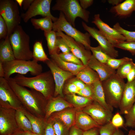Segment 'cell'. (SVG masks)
Returning <instances> with one entry per match:
<instances>
[{"mask_svg": "<svg viewBox=\"0 0 135 135\" xmlns=\"http://www.w3.org/2000/svg\"><path fill=\"white\" fill-rule=\"evenodd\" d=\"M7 80L23 107L33 114L44 119L45 108L43 103L46 100L44 96L37 91L29 90L18 85L12 78Z\"/></svg>", "mask_w": 135, "mask_h": 135, "instance_id": "obj_1", "label": "cell"}, {"mask_svg": "<svg viewBox=\"0 0 135 135\" xmlns=\"http://www.w3.org/2000/svg\"><path fill=\"white\" fill-rule=\"evenodd\" d=\"M52 10L62 12L68 21L74 27L75 20L77 17L86 22H88L90 12L82 8L78 0H57Z\"/></svg>", "mask_w": 135, "mask_h": 135, "instance_id": "obj_5", "label": "cell"}, {"mask_svg": "<svg viewBox=\"0 0 135 135\" xmlns=\"http://www.w3.org/2000/svg\"><path fill=\"white\" fill-rule=\"evenodd\" d=\"M80 4L83 9L85 10L91 6L93 4V0H80Z\"/></svg>", "mask_w": 135, "mask_h": 135, "instance_id": "obj_50", "label": "cell"}, {"mask_svg": "<svg viewBox=\"0 0 135 135\" xmlns=\"http://www.w3.org/2000/svg\"><path fill=\"white\" fill-rule=\"evenodd\" d=\"M101 82L106 103L113 108H119L126 84L124 79L116 73Z\"/></svg>", "mask_w": 135, "mask_h": 135, "instance_id": "obj_4", "label": "cell"}, {"mask_svg": "<svg viewBox=\"0 0 135 135\" xmlns=\"http://www.w3.org/2000/svg\"><path fill=\"white\" fill-rule=\"evenodd\" d=\"M16 110L0 106V135H12L20 129L16 119Z\"/></svg>", "mask_w": 135, "mask_h": 135, "instance_id": "obj_11", "label": "cell"}, {"mask_svg": "<svg viewBox=\"0 0 135 135\" xmlns=\"http://www.w3.org/2000/svg\"><path fill=\"white\" fill-rule=\"evenodd\" d=\"M113 135H125L124 132L119 128H117Z\"/></svg>", "mask_w": 135, "mask_h": 135, "instance_id": "obj_56", "label": "cell"}, {"mask_svg": "<svg viewBox=\"0 0 135 135\" xmlns=\"http://www.w3.org/2000/svg\"><path fill=\"white\" fill-rule=\"evenodd\" d=\"M82 110L100 126L110 122L113 116L112 112L105 109L94 101Z\"/></svg>", "mask_w": 135, "mask_h": 135, "instance_id": "obj_14", "label": "cell"}, {"mask_svg": "<svg viewBox=\"0 0 135 135\" xmlns=\"http://www.w3.org/2000/svg\"><path fill=\"white\" fill-rule=\"evenodd\" d=\"M132 60V58L126 57L119 59L111 58L106 64L111 68L116 70L123 64Z\"/></svg>", "mask_w": 135, "mask_h": 135, "instance_id": "obj_38", "label": "cell"}, {"mask_svg": "<svg viewBox=\"0 0 135 135\" xmlns=\"http://www.w3.org/2000/svg\"><path fill=\"white\" fill-rule=\"evenodd\" d=\"M77 94L81 96L91 98L93 100V94L91 85H86L84 88L80 90Z\"/></svg>", "mask_w": 135, "mask_h": 135, "instance_id": "obj_42", "label": "cell"}, {"mask_svg": "<svg viewBox=\"0 0 135 135\" xmlns=\"http://www.w3.org/2000/svg\"><path fill=\"white\" fill-rule=\"evenodd\" d=\"M94 101L96 102L105 109L112 112L114 108L106 103L102 82L98 80L91 85Z\"/></svg>", "mask_w": 135, "mask_h": 135, "instance_id": "obj_23", "label": "cell"}, {"mask_svg": "<svg viewBox=\"0 0 135 135\" xmlns=\"http://www.w3.org/2000/svg\"><path fill=\"white\" fill-rule=\"evenodd\" d=\"M99 132V128H94L84 131L82 135H98Z\"/></svg>", "mask_w": 135, "mask_h": 135, "instance_id": "obj_51", "label": "cell"}, {"mask_svg": "<svg viewBox=\"0 0 135 135\" xmlns=\"http://www.w3.org/2000/svg\"><path fill=\"white\" fill-rule=\"evenodd\" d=\"M4 72L3 67V64L0 62V78H4Z\"/></svg>", "mask_w": 135, "mask_h": 135, "instance_id": "obj_55", "label": "cell"}, {"mask_svg": "<svg viewBox=\"0 0 135 135\" xmlns=\"http://www.w3.org/2000/svg\"><path fill=\"white\" fill-rule=\"evenodd\" d=\"M18 4L12 0H0V15L4 20L9 36L21 22Z\"/></svg>", "mask_w": 135, "mask_h": 135, "instance_id": "obj_8", "label": "cell"}, {"mask_svg": "<svg viewBox=\"0 0 135 135\" xmlns=\"http://www.w3.org/2000/svg\"><path fill=\"white\" fill-rule=\"evenodd\" d=\"M110 11L121 18L130 16L135 11V0H126L118 5L112 7Z\"/></svg>", "mask_w": 135, "mask_h": 135, "instance_id": "obj_21", "label": "cell"}, {"mask_svg": "<svg viewBox=\"0 0 135 135\" xmlns=\"http://www.w3.org/2000/svg\"><path fill=\"white\" fill-rule=\"evenodd\" d=\"M52 30L56 32L58 31L64 32L89 49L91 46L90 34L88 32L82 33L73 27L68 21L62 12H60L57 20L53 22Z\"/></svg>", "mask_w": 135, "mask_h": 135, "instance_id": "obj_7", "label": "cell"}, {"mask_svg": "<svg viewBox=\"0 0 135 135\" xmlns=\"http://www.w3.org/2000/svg\"><path fill=\"white\" fill-rule=\"evenodd\" d=\"M49 118L52 121L56 135H68L69 130L62 121L52 116Z\"/></svg>", "mask_w": 135, "mask_h": 135, "instance_id": "obj_34", "label": "cell"}, {"mask_svg": "<svg viewBox=\"0 0 135 135\" xmlns=\"http://www.w3.org/2000/svg\"><path fill=\"white\" fill-rule=\"evenodd\" d=\"M34 0H24L23 9L24 10H27Z\"/></svg>", "mask_w": 135, "mask_h": 135, "instance_id": "obj_53", "label": "cell"}, {"mask_svg": "<svg viewBox=\"0 0 135 135\" xmlns=\"http://www.w3.org/2000/svg\"><path fill=\"white\" fill-rule=\"evenodd\" d=\"M128 135H135V130H130L129 132Z\"/></svg>", "mask_w": 135, "mask_h": 135, "instance_id": "obj_59", "label": "cell"}, {"mask_svg": "<svg viewBox=\"0 0 135 135\" xmlns=\"http://www.w3.org/2000/svg\"><path fill=\"white\" fill-rule=\"evenodd\" d=\"M111 122L112 125L116 128L122 126L124 124V120L119 112H117L113 116Z\"/></svg>", "mask_w": 135, "mask_h": 135, "instance_id": "obj_43", "label": "cell"}, {"mask_svg": "<svg viewBox=\"0 0 135 135\" xmlns=\"http://www.w3.org/2000/svg\"><path fill=\"white\" fill-rule=\"evenodd\" d=\"M58 55L62 60L65 61L78 65H83L81 60L71 52L61 53L58 54Z\"/></svg>", "mask_w": 135, "mask_h": 135, "instance_id": "obj_40", "label": "cell"}, {"mask_svg": "<svg viewBox=\"0 0 135 135\" xmlns=\"http://www.w3.org/2000/svg\"><path fill=\"white\" fill-rule=\"evenodd\" d=\"M133 128H134L135 129V120Z\"/></svg>", "mask_w": 135, "mask_h": 135, "instance_id": "obj_62", "label": "cell"}, {"mask_svg": "<svg viewBox=\"0 0 135 135\" xmlns=\"http://www.w3.org/2000/svg\"><path fill=\"white\" fill-rule=\"evenodd\" d=\"M83 132L74 125L70 128L68 135H82Z\"/></svg>", "mask_w": 135, "mask_h": 135, "instance_id": "obj_49", "label": "cell"}, {"mask_svg": "<svg viewBox=\"0 0 135 135\" xmlns=\"http://www.w3.org/2000/svg\"><path fill=\"white\" fill-rule=\"evenodd\" d=\"M43 135H56L53 128L52 121L50 118L45 122Z\"/></svg>", "mask_w": 135, "mask_h": 135, "instance_id": "obj_46", "label": "cell"}, {"mask_svg": "<svg viewBox=\"0 0 135 135\" xmlns=\"http://www.w3.org/2000/svg\"><path fill=\"white\" fill-rule=\"evenodd\" d=\"M52 2V0H34L26 11L20 15L21 18L26 23L33 17L39 15L44 17H49L54 22H55L58 18L51 14L50 6Z\"/></svg>", "mask_w": 135, "mask_h": 135, "instance_id": "obj_10", "label": "cell"}, {"mask_svg": "<svg viewBox=\"0 0 135 135\" xmlns=\"http://www.w3.org/2000/svg\"><path fill=\"white\" fill-rule=\"evenodd\" d=\"M73 107L72 104L61 97H52L48 100L46 104L44 120L46 122L55 113L67 108Z\"/></svg>", "mask_w": 135, "mask_h": 135, "instance_id": "obj_18", "label": "cell"}, {"mask_svg": "<svg viewBox=\"0 0 135 135\" xmlns=\"http://www.w3.org/2000/svg\"><path fill=\"white\" fill-rule=\"evenodd\" d=\"M89 49L94 57L102 63L106 64L108 60L111 58L99 45L96 47L90 46Z\"/></svg>", "mask_w": 135, "mask_h": 135, "instance_id": "obj_33", "label": "cell"}, {"mask_svg": "<svg viewBox=\"0 0 135 135\" xmlns=\"http://www.w3.org/2000/svg\"><path fill=\"white\" fill-rule=\"evenodd\" d=\"M75 125L83 131L94 128H99L101 126L81 109H76Z\"/></svg>", "mask_w": 135, "mask_h": 135, "instance_id": "obj_20", "label": "cell"}, {"mask_svg": "<svg viewBox=\"0 0 135 135\" xmlns=\"http://www.w3.org/2000/svg\"><path fill=\"white\" fill-rule=\"evenodd\" d=\"M22 110L30 122L33 132L40 135H43L45 125V122L44 119L33 114L23 107Z\"/></svg>", "mask_w": 135, "mask_h": 135, "instance_id": "obj_26", "label": "cell"}, {"mask_svg": "<svg viewBox=\"0 0 135 135\" xmlns=\"http://www.w3.org/2000/svg\"><path fill=\"white\" fill-rule=\"evenodd\" d=\"M30 21L32 26L36 29H40L46 32L52 29L53 23L51 18L48 16L40 18H32Z\"/></svg>", "mask_w": 135, "mask_h": 135, "instance_id": "obj_29", "label": "cell"}, {"mask_svg": "<svg viewBox=\"0 0 135 135\" xmlns=\"http://www.w3.org/2000/svg\"><path fill=\"white\" fill-rule=\"evenodd\" d=\"M126 78L127 79V82H130L135 80V66L128 74Z\"/></svg>", "mask_w": 135, "mask_h": 135, "instance_id": "obj_52", "label": "cell"}, {"mask_svg": "<svg viewBox=\"0 0 135 135\" xmlns=\"http://www.w3.org/2000/svg\"><path fill=\"white\" fill-rule=\"evenodd\" d=\"M15 118L18 128L24 132H33L31 123L26 116L22 109L16 110Z\"/></svg>", "mask_w": 135, "mask_h": 135, "instance_id": "obj_30", "label": "cell"}, {"mask_svg": "<svg viewBox=\"0 0 135 135\" xmlns=\"http://www.w3.org/2000/svg\"><path fill=\"white\" fill-rule=\"evenodd\" d=\"M82 24L84 29L98 42L99 46L111 58H116L118 56V51L98 30L88 26L84 22H82Z\"/></svg>", "mask_w": 135, "mask_h": 135, "instance_id": "obj_16", "label": "cell"}, {"mask_svg": "<svg viewBox=\"0 0 135 135\" xmlns=\"http://www.w3.org/2000/svg\"><path fill=\"white\" fill-rule=\"evenodd\" d=\"M133 26H134V27H135V24Z\"/></svg>", "mask_w": 135, "mask_h": 135, "instance_id": "obj_63", "label": "cell"}, {"mask_svg": "<svg viewBox=\"0 0 135 135\" xmlns=\"http://www.w3.org/2000/svg\"><path fill=\"white\" fill-rule=\"evenodd\" d=\"M9 38L16 59L28 60L33 58L30 37L21 26L20 25L15 29Z\"/></svg>", "mask_w": 135, "mask_h": 135, "instance_id": "obj_3", "label": "cell"}, {"mask_svg": "<svg viewBox=\"0 0 135 135\" xmlns=\"http://www.w3.org/2000/svg\"><path fill=\"white\" fill-rule=\"evenodd\" d=\"M24 0H16L15 1L20 7H21L22 5Z\"/></svg>", "mask_w": 135, "mask_h": 135, "instance_id": "obj_58", "label": "cell"}, {"mask_svg": "<svg viewBox=\"0 0 135 135\" xmlns=\"http://www.w3.org/2000/svg\"><path fill=\"white\" fill-rule=\"evenodd\" d=\"M117 128L112 124L111 121L101 126L99 128L100 135H113Z\"/></svg>", "mask_w": 135, "mask_h": 135, "instance_id": "obj_41", "label": "cell"}, {"mask_svg": "<svg viewBox=\"0 0 135 135\" xmlns=\"http://www.w3.org/2000/svg\"><path fill=\"white\" fill-rule=\"evenodd\" d=\"M32 135H40L39 134H36V133H34L33 132H32Z\"/></svg>", "mask_w": 135, "mask_h": 135, "instance_id": "obj_61", "label": "cell"}, {"mask_svg": "<svg viewBox=\"0 0 135 135\" xmlns=\"http://www.w3.org/2000/svg\"><path fill=\"white\" fill-rule=\"evenodd\" d=\"M92 23L97 26L102 34L113 46L119 42L126 40L123 35L104 22L99 14L94 15Z\"/></svg>", "mask_w": 135, "mask_h": 135, "instance_id": "obj_15", "label": "cell"}, {"mask_svg": "<svg viewBox=\"0 0 135 135\" xmlns=\"http://www.w3.org/2000/svg\"><path fill=\"white\" fill-rule=\"evenodd\" d=\"M51 59L61 69L72 73L76 76L85 66L78 65L64 61L59 56L57 52L50 55Z\"/></svg>", "mask_w": 135, "mask_h": 135, "instance_id": "obj_22", "label": "cell"}, {"mask_svg": "<svg viewBox=\"0 0 135 135\" xmlns=\"http://www.w3.org/2000/svg\"><path fill=\"white\" fill-rule=\"evenodd\" d=\"M47 42V46L50 55L58 53V48L56 44L57 36L56 32L52 30L46 32H44Z\"/></svg>", "mask_w": 135, "mask_h": 135, "instance_id": "obj_32", "label": "cell"}, {"mask_svg": "<svg viewBox=\"0 0 135 135\" xmlns=\"http://www.w3.org/2000/svg\"><path fill=\"white\" fill-rule=\"evenodd\" d=\"M58 37L56 45L58 48L63 53L71 52L70 48L63 39L60 37Z\"/></svg>", "mask_w": 135, "mask_h": 135, "instance_id": "obj_44", "label": "cell"}, {"mask_svg": "<svg viewBox=\"0 0 135 135\" xmlns=\"http://www.w3.org/2000/svg\"><path fill=\"white\" fill-rule=\"evenodd\" d=\"M32 52V59L38 62H46L50 59L46 54L41 42L37 41L35 42Z\"/></svg>", "mask_w": 135, "mask_h": 135, "instance_id": "obj_31", "label": "cell"}, {"mask_svg": "<svg viewBox=\"0 0 135 135\" xmlns=\"http://www.w3.org/2000/svg\"><path fill=\"white\" fill-rule=\"evenodd\" d=\"M32 132L30 131L24 132V135H32Z\"/></svg>", "mask_w": 135, "mask_h": 135, "instance_id": "obj_60", "label": "cell"}, {"mask_svg": "<svg viewBox=\"0 0 135 135\" xmlns=\"http://www.w3.org/2000/svg\"><path fill=\"white\" fill-rule=\"evenodd\" d=\"M86 85H90L97 81L100 80L97 73L87 66L81 70L76 76Z\"/></svg>", "mask_w": 135, "mask_h": 135, "instance_id": "obj_27", "label": "cell"}, {"mask_svg": "<svg viewBox=\"0 0 135 135\" xmlns=\"http://www.w3.org/2000/svg\"><path fill=\"white\" fill-rule=\"evenodd\" d=\"M135 103V80L127 82L119 108L120 114H126Z\"/></svg>", "mask_w": 135, "mask_h": 135, "instance_id": "obj_17", "label": "cell"}, {"mask_svg": "<svg viewBox=\"0 0 135 135\" xmlns=\"http://www.w3.org/2000/svg\"><path fill=\"white\" fill-rule=\"evenodd\" d=\"M76 111L75 108H68L55 113L51 116L60 120L69 130L75 125Z\"/></svg>", "mask_w": 135, "mask_h": 135, "instance_id": "obj_24", "label": "cell"}, {"mask_svg": "<svg viewBox=\"0 0 135 135\" xmlns=\"http://www.w3.org/2000/svg\"><path fill=\"white\" fill-rule=\"evenodd\" d=\"M2 64L4 72V78L7 80L14 73L23 75L29 72L32 75L36 76L42 71L41 64L33 59L28 60L15 59Z\"/></svg>", "mask_w": 135, "mask_h": 135, "instance_id": "obj_6", "label": "cell"}, {"mask_svg": "<svg viewBox=\"0 0 135 135\" xmlns=\"http://www.w3.org/2000/svg\"><path fill=\"white\" fill-rule=\"evenodd\" d=\"M24 131L20 129L14 133L12 135H24Z\"/></svg>", "mask_w": 135, "mask_h": 135, "instance_id": "obj_57", "label": "cell"}, {"mask_svg": "<svg viewBox=\"0 0 135 135\" xmlns=\"http://www.w3.org/2000/svg\"><path fill=\"white\" fill-rule=\"evenodd\" d=\"M16 59L9 38L7 36L0 43V62L2 63Z\"/></svg>", "mask_w": 135, "mask_h": 135, "instance_id": "obj_25", "label": "cell"}, {"mask_svg": "<svg viewBox=\"0 0 135 135\" xmlns=\"http://www.w3.org/2000/svg\"><path fill=\"white\" fill-rule=\"evenodd\" d=\"M113 28L123 35L126 40L135 42V31H130L124 29L118 22L114 25Z\"/></svg>", "mask_w": 135, "mask_h": 135, "instance_id": "obj_36", "label": "cell"}, {"mask_svg": "<svg viewBox=\"0 0 135 135\" xmlns=\"http://www.w3.org/2000/svg\"><path fill=\"white\" fill-rule=\"evenodd\" d=\"M123 0H108V3L114 6H116L122 2Z\"/></svg>", "mask_w": 135, "mask_h": 135, "instance_id": "obj_54", "label": "cell"}, {"mask_svg": "<svg viewBox=\"0 0 135 135\" xmlns=\"http://www.w3.org/2000/svg\"><path fill=\"white\" fill-rule=\"evenodd\" d=\"M114 47L127 50L132 56L135 55V42L126 40L119 42L114 45Z\"/></svg>", "mask_w": 135, "mask_h": 135, "instance_id": "obj_37", "label": "cell"}, {"mask_svg": "<svg viewBox=\"0 0 135 135\" xmlns=\"http://www.w3.org/2000/svg\"><path fill=\"white\" fill-rule=\"evenodd\" d=\"M87 66L97 73L101 82L106 80L116 72V70L111 68L106 64L98 61L92 54Z\"/></svg>", "mask_w": 135, "mask_h": 135, "instance_id": "obj_19", "label": "cell"}, {"mask_svg": "<svg viewBox=\"0 0 135 135\" xmlns=\"http://www.w3.org/2000/svg\"><path fill=\"white\" fill-rule=\"evenodd\" d=\"M52 75L55 85L54 97L59 95L63 98L62 90L65 81L73 75L72 73L60 68L51 59L45 62Z\"/></svg>", "mask_w": 135, "mask_h": 135, "instance_id": "obj_13", "label": "cell"}, {"mask_svg": "<svg viewBox=\"0 0 135 135\" xmlns=\"http://www.w3.org/2000/svg\"><path fill=\"white\" fill-rule=\"evenodd\" d=\"M70 81L74 84L79 90L84 88L86 85L82 81L77 77L73 78Z\"/></svg>", "mask_w": 135, "mask_h": 135, "instance_id": "obj_48", "label": "cell"}, {"mask_svg": "<svg viewBox=\"0 0 135 135\" xmlns=\"http://www.w3.org/2000/svg\"><path fill=\"white\" fill-rule=\"evenodd\" d=\"M135 66L132 59L123 64L117 69L116 73L120 78L124 79L131 70Z\"/></svg>", "mask_w": 135, "mask_h": 135, "instance_id": "obj_35", "label": "cell"}, {"mask_svg": "<svg viewBox=\"0 0 135 135\" xmlns=\"http://www.w3.org/2000/svg\"><path fill=\"white\" fill-rule=\"evenodd\" d=\"M56 32L58 37L62 38L70 48L71 52L80 60L85 66H87L92 54L90 49H87L82 44L60 31Z\"/></svg>", "mask_w": 135, "mask_h": 135, "instance_id": "obj_12", "label": "cell"}, {"mask_svg": "<svg viewBox=\"0 0 135 135\" xmlns=\"http://www.w3.org/2000/svg\"><path fill=\"white\" fill-rule=\"evenodd\" d=\"M68 102L77 109H81L92 104L94 102L92 99L75 94L67 95Z\"/></svg>", "mask_w": 135, "mask_h": 135, "instance_id": "obj_28", "label": "cell"}, {"mask_svg": "<svg viewBox=\"0 0 135 135\" xmlns=\"http://www.w3.org/2000/svg\"><path fill=\"white\" fill-rule=\"evenodd\" d=\"M8 35V29L6 23L0 15V39L5 38Z\"/></svg>", "mask_w": 135, "mask_h": 135, "instance_id": "obj_45", "label": "cell"}, {"mask_svg": "<svg viewBox=\"0 0 135 135\" xmlns=\"http://www.w3.org/2000/svg\"><path fill=\"white\" fill-rule=\"evenodd\" d=\"M79 90L73 83L70 81L66 85L64 91L67 95L77 94Z\"/></svg>", "mask_w": 135, "mask_h": 135, "instance_id": "obj_47", "label": "cell"}, {"mask_svg": "<svg viewBox=\"0 0 135 135\" xmlns=\"http://www.w3.org/2000/svg\"><path fill=\"white\" fill-rule=\"evenodd\" d=\"M0 106L16 110L23 106L4 78H0Z\"/></svg>", "mask_w": 135, "mask_h": 135, "instance_id": "obj_9", "label": "cell"}, {"mask_svg": "<svg viewBox=\"0 0 135 135\" xmlns=\"http://www.w3.org/2000/svg\"><path fill=\"white\" fill-rule=\"evenodd\" d=\"M126 127L133 128L134 122L135 120V103L129 110L128 112L125 115Z\"/></svg>", "mask_w": 135, "mask_h": 135, "instance_id": "obj_39", "label": "cell"}, {"mask_svg": "<svg viewBox=\"0 0 135 135\" xmlns=\"http://www.w3.org/2000/svg\"><path fill=\"white\" fill-rule=\"evenodd\" d=\"M12 78L18 85L40 92L46 100H49L54 96L55 85L50 70L42 72L32 77L18 74Z\"/></svg>", "mask_w": 135, "mask_h": 135, "instance_id": "obj_2", "label": "cell"}]
</instances>
